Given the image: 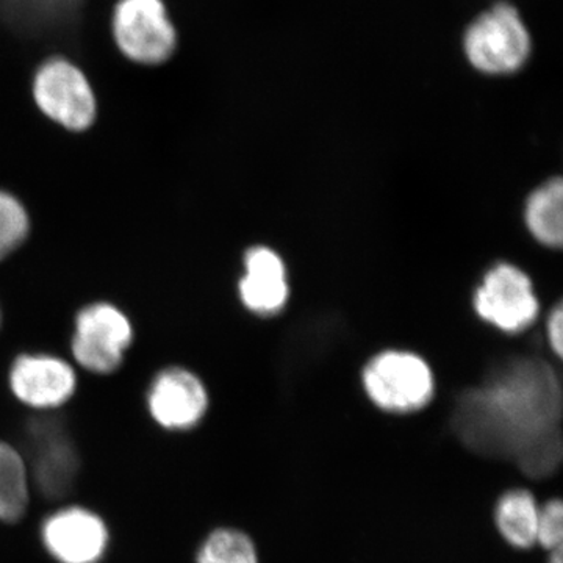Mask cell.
I'll return each instance as SVG.
<instances>
[{"label":"cell","mask_w":563,"mask_h":563,"mask_svg":"<svg viewBox=\"0 0 563 563\" xmlns=\"http://www.w3.org/2000/svg\"><path fill=\"white\" fill-rule=\"evenodd\" d=\"M239 282L240 301L255 314H276L288 301L287 269L280 255L266 246H254L243 257Z\"/></svg>","instance_id":"8fae6325"},{"label":"cell","mask_w":563,"mask_h":563,"mask_svg":"<svg viewBox=\"0 0 563 563\" xmlns=\"http://www.w3.org/2000/svg\"><path fill=\"white\" fill-rule=\"evenodd\" d=\"M31 231L32 220L27 207L16 195L0 188V262L21 250Z\"/></svg>","instance_id":"2e32d148"},{"label":"cell","mask_w":563,"mask_h":563,"mask_svg":"<svg viewBox=\"0 0 563 563\" xmlns=\"http://www.w3.org/2000/svg\"><path fill=\"white\" fill-rule=\"evenodd\" d=\"M146 401L151 417L162 428L188 431L206 417L209 393L198 374L174 365L155 374Z\"/></svg>","instance_id":"9c48e42d"},{"label":"cell","mask_w":563,"mask_h":563,"mask_svg":"<svg viewBox=\"0 0 563 563\" xmlns=\"http://www.w3.org/2000/svg\"><path fill=\"white\" fill-rule=\"evenodd\" d=\"M363 387L374 406L388 413H413L432 401L431 366L413 352L385 351L363 369Z\"/></svg>","instance_id":"8992f818"},{"label":"cell","mask_w":563,"mask_h":563,"mask_svg":"<svg viewBox=\"0 0 563 563\" xmlns=\"http://www.w3.org/2000/svg\"><path fill=\"white\" fill-rule=\"evenodd\" d=\"M11 393L18 401L36 410L58 409L77 390L74 366L58 355L24 352L11 362Z\"/></svg>","instance_id":"ba28073f"},{"label":"cell","mask_w":563,"mask_h":563,"mask_svg":"<svg viewBox=\"0 0 563 563\" xmlns=\"http://www.w3.org/2000/svg\"><path fill=\"white\" fill-rule=\"evenodd\" d=\"M539 504L523 488L504 493L496 504L495 521L504 540L518 548L529 550L537 543Z\"/></svg>","instance_id":"4fadbf2b"},{"label":"cell","mask_w":563,"mask_h":563,"mask_svg":"<svg viewBox=\"0 0 563 563\" xmlns=\"http://www.w3.org/2000/svg\"><path fill=\"white\" fill-rule=\"evenodd\" d=\"M133 340L135 331L128 313L117 303L95 301L74 317L70 355L85 372L109 376L121 368Z\"/></svg>","instance_id":"5b68a950"},{"label":"cell","mask_w":563,"mask_h":563,"mask_svg":"<svg viewBox=\"0 0 563 563\" xmlns=\"http://www.w3.org/2000/svg\"><path fill=\"white\" fill-rule=\"evenodd\" d=\"M463 51L479 73L509 76L528 63L532 41L518 10L510 3L499 2L468 25L463 35Z\"/></svg>","instance_id":"277c9868"},{"label":"cell","mask_w":563,"mask_h":563,"mask_svg":"<svg viewBox=\"0 0 563 563\" xmlns=\"http://www.w3.org/2000/svg\"><path fill=\"white\" fill-rule=\"evenodd\" d=\"M29 504L25 463L10 444L0 442V520L16 523Z\"/></svg>","instance_id":"9a60e30c"},{"label":"cell","mask_w":563,"mask_h":563,"mask_svg":"<svg viewBox=\"0 0 563 563\" xmlns=\"http://www.w3.org/2000/svg\"><path fill=\"white\" fill-rule=\"evenodd\" d=\"M110 35L122 58L144 68L165 65L179 46L165 0H117Z\"/></svg>","instance_id":"3957f363"},{"label":"cell","mask_w":563,"mask_h":563,"mask_svg":"<svg viewBox=\"0 0 563 563\" xmlns=\"http://www.w3.org/2000/svg\"><path fill=\"white\" fill-rule=\"evenodd\" d=\"M36 448L38 451L33 463L36 484L49 498H62L73 488L76 479L79 466L76 451L60 437H52Z\"/></svg>","instance_id":"5bb4252c"},{"label":"cell","mask_w":563,"mask_h":563,"mask_svg":"<svg viewBox=\"0 0 563 563\" xmlns=\"http://www.w3.org/2000/svg\"><path fill=\"white\" fill-rule=\"evenodd\" d=\"M31 99L43 120L68 135H85L99 118L98 92L79 63L55 52L33 69Z\"/></svg>","instance_id":"7a4b0ae2"},{"label":"cell","mask_w":563,"mask_h":563,"mask_svg":"<svg viewBox=\"0 0 563 563\" xmlns=\"http://www.w3.org/2000/svg\"><path fill=\"white\" fill-rule=\"evenodd\" d=\"M548 342L551 350L558 357H562L563 352V309L562 303H558L551 312L547 322Z\"/></svg>","instance_id":"d6986e66"},{"label":"cell","mask_w":563,"mask_h":563,"mask_svg":"<svg viewBox=\"0 0 563 563\" xmlns=\"http://www.w3.org/2000/svg\"><path fill=\"white\" fill-rule=\"evenodd\" d=\"M479 318L506 333L523 332L539 314V299L528 274L509 263H499L485 274L474 295Z\"/></svg>","instance_id":"52a82bcc"},{"label":"cell","mask_w":563,"mask_h":563,"mask_svg":"<svg viewBox=\"0 0 563 563\" xmlns=\"http://www.w3.org/2000/svg\"><path fill=\"white\" fill-rule=\"evenodd\" d=\"M0 324H2V309H0Z\"/></svg>","instance_id":"44dd1931"},{"label":"cell","mask_w":563,"mask_h":563,"mask_svg":"<svg viewBox=\"0 0 563 563\" xmlns=\"http://www.w3.org/2000/svg\"><path fill=\"white\" fill-rule=\"evenodd\" d=\"M43 540L60 563H98L106 553L109 532L98 515L70 507L47 518Z\"/></svg>","instance_id":"30bf717a"},{"label":"cell","mask_w":563,"mask_h":563,"mask_svg":"<svg viewBox=\"0 0 563 563\" xmlns=\"http://www.w3.org/2000/svg\"><path fill=\"white\" fill-rule=\"evenodd\" d=\"M198 563H258V558L246 533L217 529L199 550Z\"/></svg>","instance_id":"e0dca14e"},{"label":"cell","mask_w":563,"mask_h":563,"mask_svg":"<svg viewBox=\"0 0 563 563\" xmlns=\"http://www.w3.org/2000/svg\"><path fill=\"white\" fill-rule=\"evenodd\" d=\"M563 184L561 177L544 181L529 196L525 218L529 232L537 242L548 247L563 242Z\"/></svg>","instance_id":"7c38bea8"},{"label":"cell","mask_w":563,"mask_h":563,"mask_svg":"<svg viewBox=\"0 0 563 563\" xmlns=\"http://www.w3.org/2000/svg\"><path fill=\"white\" fill-rule=\"evenodd\" d=\"M562 387L550 363L514 357L455 401L454 433L473 453L518 463L562 440Z\"/></svg>","instance_id":"6da1fadb"},{"label":"cell","mask_w":563,"mask_h":563,"mask_svg":"<svg viewBox=\"0 0 563 563\" xmlns=\"http://www.w3.org/2000/svg\"><path fill=\"white\" fill-rule=\"evenodd\" d=\"M550 563H563L562 561V547L555 548L550 551Z\"/></svg>","instance_id":"ffe728a7"},{"label":"cell","mask_w":563,"mask_h":563,"mask_svg":"<svg viewBox=\"0 0 563 563\" xmlns=\"http://www.w3.org/2000/svg\"><path fill=\"white\" fill-rule=\"evenodd\" d=\"M563 507L561 499H551L540 507L537 523V543L551 551L562 547Z\"/></svg>","instance_id":"ac0fdd59"}]
</instances>
